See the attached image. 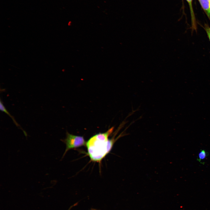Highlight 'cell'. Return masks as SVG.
<instances>
[{
    "label": "cell",
    "mask_w": 210,
    "mask_h": 210,
    "mask_svg": "<svg viewBox=\"0 0 210 210\" xmlns=\"http://www.w3.org/2000/svg\"><path fill=\"white\" fill-rule=\"evenodd\" d=\"M113 130L112 127L105 132L94 135L86 142L88 154L92 161L100 162L111 150L115 142L122 136L121 134L115 139L114 135L109 139Z\"/></svg>",
    "instance_id": "6da1fadb"
},
{
    "label": "cell",
    "mask_w": 210,
    "mask_h": 210,
    "mask_svg": "<svg viewBox=\"0 0 210 210\" xmlns=\"http://www.w3.org/2000/svg\"><path fill=\"white\" fill-rule=\"evenodd\" d=\"M62 141L66 145V148L63 157L69 150L84 146L86 144L83 136L74 135L67 132L66 133V138Z\"/></svg>",
    "instance_id": "7a4b0ae2"
},
{
    "label": "cell",
    "mask_w": 210,
    "mask_h": 210,
    "mask_svg": "<svg viewBox=\"0 0 210 210\" xmlns=\"http://www.w3.org/2000/svg\"><path fill=\"white\" fill-rule=\"evenodd\" d=\"M200 5L209 17L210 14V0H199Z\"/></svg>",
    "instance_id": "3957f363"
},
{
    "label": "cell",
    "mask_w": 210,
    "mask_h": 210,
    "mask_svg": "<svg viewBox=\"0 0 210 210\" xmlns=\"http://www.w3.org/2000/svg\"><path fill=\"white\" fill-rule=\"evenodd\" d=\"M0 109L1 111H2L4 112L6 114H7V115H8L9 117H10L12 119L14 123L18 127H20V128H21L20 127V126L17 123V122L15 120L14 117L13 116H12L9 113V112L8 111V110L6 109L5 106H4L3 103L2 102L1 99H0Z\"/></svg>",
    "instance_id": "277c9868"
},
{
    "label": "cell",
    "mask_w": 210,
    "mask_h": 210,
    "mask_svg": "<svg viewBox=\"0 0 210 210\" xmlns=\"http://www.w3.org/2000/svg\"><path fill=\"white\" fill-rule=\"evenodd\" d=\"M208 153L206 152L205 150L201 149L199 153L197 159V160L200 162L201 163L203 164H204V163L203 162V161L208 156Z\"/></svg>",
    "instance_id": "5b68a950"
},
{
    "label": "cell",
    "mask_w": 210,
    "mask_h": 210,
    "mask_svg": "<svg viewBox=\"0 0 210 210\" xmlns=\"http://www.w3.org/2000/svg\"><path fill=\"white\" fill-rule=\"evenodd\" d=\"M189 4L190 8L191 13V18L192 26L193 29L196 30V23H195V19L194 15V12L193 11L192 6V0H186Z\"/></svg>",
    "instance_id": "8992f818"
},
{
    "label": "cell",
    "mask_w": 210,
    "mask_h": 210,
    "mask_svg": "<svg viewBox=\"0 0 210 210\" xmlns=\"http://www.w3.org/2000/svg\"><path fill=\"white\" fill-rule=\"evenodd\" d=\"M203 27L206 32L208 37L210 41V27L208 24H205Z\"/></svg>",
    "instance_id": "52a82bcc"
},
{
    "label": "cell",
    "mask_w": 210,
    "mask_h": 210,
    "mask_svg": "<svg viewBox=\"0 0 210 210\" xmlns=\"http://www.w3.org/2000/svg\"><path fill=\"white\" fill-rule=\"evenodd\" d=\"M76 204H74V205H73L72 206H71V207H70V208H69V209L68 210H70L71 209V208L72 207H73V206H74Z\"/></svg>",
    "instance_id": "ba28073f"
},
{
    "label": "cell",
    "mask_w": 210,
    "mask_h": 210,
    "mask_svg": "<svg viewBox=\"0 0 210 210\" xmlns=\"http://www.w3.org/2000/svg\"><path fill=\"white\" fill-rule=\"evenodd\" d=\"M208 17L209 18V19H210V15H209V17Z\"/></svg>",
    "instance_id": "9c48e42d"
},
{
    "label": "cell",
    "mask_w": 210,
    "mask_h": 210,
    "mask_svg": "<svg viewBox=\"0 0 210 210\" xmlns=\"http://www.w3.org/2000/svg\"><path fill=\"white\" fill-rule=\"evenodd\" d=\"M96 210V209H92V210Z\"/></svg>",
    "instance_id": "30bf717a"
}]
</instances>
